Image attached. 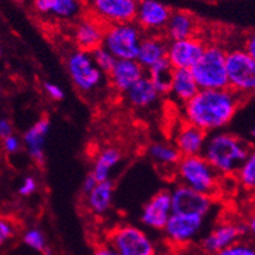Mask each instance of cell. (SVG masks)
Returning <instances> with one entry per match:
<instances>
[{
	"instance_id": "6da1fadb",
	"label": "cell",
	"mask_w": 255,
	"mask_h": 255,
	"mask_svg": "<svg viewBox=\"0 0 255 255\" xmlns=\"http://www.w3.org/2000/svg\"><path fill=\"white\" fill-rule=\"evenodd\" d=\"M243 97L230 88L200 90L181 109L183 121L193 125L204 132L223 131L239 112Z\"/></svg>"
},
{
	"instance_id": "7a4b0ae2",
	"label": "cell",
	"mask_w": 255,
	"mask_h": 255,
	"mask_svg": "<svg viewBox=\"0 0 255 255\" xmlns=\"http://www.w3.org/2000/svg\"><path fill=\"white\" fill-rule=\"evenodd\" d=\"M249 144L228 131L209 133L202 157L220 176H235L250 153Z\"/></svg>"
},
{
	"instance_id": "3957f363",
	"label": "cell",
	"mask_w": 255,
	"mask_h": 255,
	"mask_svg": "<svg viewBox=\"0 0 255 255\" xmlns=\"http://www.w3.org/2000/svg\"><path fill=\"white\" fill-rule=\"evenodd\" d=\"M179 184L191 188L198 193L214 197L219 191L220 176L202 155L181 157L175 167Z\"/></svg>"
},
{
	"instance_id": "277c9868",
	"label": "cell",
	"mask_w": 255,
	"mask_h": 255,
	"mask_svg": "<svg viewBox=\"0 0 255 255\" xmlns=\"http://www.w3.org/2000/svg\"><path fill=\"white\" fill-rule=\"evenodd\" d=\"M227 51L218 44H206L204 53L191 68L200 90L228 88L226 69Z\"/></svg>"
},
{
	"instance_id": "5b68a950",
	"label": "cell",
	"mask_w": 255,
	"mask_h": 255,
	"mask_svg": "<svg viewBox=\"0 0 255 255\" xmlns=\"http://www.w3.org/2000/svg\"><path fill=\"white\" fill-rule=\"evenodd\" d=\"M65 66L74 84L82 95L96 94L107 83V75L95 64L90 52L75 49L66 56Z\"/></svg>"
},
{
	"instance_id": "8992f818",
	"label": "cell",
	"mask_w": 255,
	"mask_h": 255,
	"mask_svg": "<svg viewBox=\"0 0 255 255\" xmlns=\"http://www.w3.org/2000/svg\"><path fill=\"white\" fill-rule=\"evenodd\" d=\"M142 36L141 29L135 22L108 25L101 47L116 60H136Z\"/></svg>"
},
{
	"instance_id": "52a82bcc",
	"label": "cell",
	"mask_w": 255,
	"mask_h": 255,
	"mask_svg": "<svg viewBox=\"0 0 255 255\" xmlns=\"http://www.w3.org/2000/svg\"><path fill=\"white\" fill-rule=\"evenodd\" d=\"M228 88L243 99L255 95V60L244 48L227 51Z\"/></svg>"
},
{
	"instance_id": "ba28073f",
	"label": "cell",
	"mask_w": 255,
	"mask_h": 255,
	"mask_svg": "<svg viewBox=\"0 0 255 255\" xmlns=\"http://www.w3.org/2000/svg\"><path fill=\"white\" fill-rule=\"evenodd\" d=\"M107 244L118 255H154L152 239L144 230L131 224H121L108 233Z\"/></svg>"
},
{
	"instance_id": "9c48e42d",
	"label": "cell",
	"mask_w": 255,
	"mask_h": 255,
	"mask_svg": "<svg viewBox=\"0 0 255 255\" xmlns=\"http://www.w3.org/2000/svg\"><path fill=\"white\" fill-rule=\"evenodd\" d=\"M205 223L206 218L198 214L172 213L162 232L168 243L174 245H185L200 236Z\"/></svg>"
},
{
	"instance_id": "30bf717a",
	"label": "cell",
	"mask_w": 255,
	"mask_h": 255,
	"mask_svg": "<svg viewBox=\"0 0 255 255\" xmlns=\"http://www.w3.org/2000/svg\"><path fill=\"white\" fill-rule=\"evenodd\" d=\"M137 0H88L94 18L105 26L135 22Z\"/></svg>"
},
{
	"instance_id": "8fae6325",
	"label": "cell",
	"mask_w": 255,
	"mask_h": 255,
	"mask_svg": "<svg viewBox=\"0 0 255 255\" xmlns=\"http://www.w3.org/2000/svg\"><path fill=\"white\" fill-rule=\"evenodd\" d=\"M172 213L198 214L207 218L214 210V197L198 193L184 185H175L170 191Z\"/></svg>"
},
{
	"instance_id": "7c38bea8",
	"label": "cell",
	"mask_w": 255,
	"mask_h": 255,
	"mask_svg": "<svg viewBox=\"0 0 255 255\" xmlns=\"http://www.w3.org/2000/svg\"><path fill=\"white\" fill-rule=\"evenodd\" d=\"M205 48H206V43L198 36L168 42L166 60L174 70L175 69L191 70L192 66L200 60Z\"/></svg>"
},
{
	"instance_id": "4fadbf2b",
	"label": "cell",
	"mask_w": 255,
	"mask_h": 255,
	"mask_svg": "<svg viewBox=\"0 0 255 255\" xmlns=\"http://www.w3.org/2000/svg\"><path fill=\"white\" fill-rule=\"evenodd\" d=\"M171 16V10L167 5L157 0H141L137 4L135 23L141 31L149 34H158L163 31Z\"/></svg>"
},
{
	"instance_id": "5bb4252c",
	"label": "cell",
	"mask_w": 255,
	"mask_h": 255,
	"mask_svg": "<svg viewBox=\"0 0 255 255\" xmlns=\"http://www.w3.org/2000/svg\"><path fill=\"white\" fill-rule=\"evenodd\" d=\"M172 214L170 191L157 192L142 207L140 222L144 227L153 231H163L168 218Z\"/></svg>"
},
{
	"instance_id": "9a60e30c",
	"label": "cell",
	"mask_w": 255,
	"mask_h": 255,
	"mask_svg": "<svg viewBox=\"0 0 255 255\" xmlns=\"http://www.w3.org/2000/svg\"><path fill=\"white\" fill-rule=\"evenodd\" d=\"M248 232L246 224L235 222H223L214 227L202 240V248L210 254H217L232 244L240 241V239Z\"/></svg>"
},
{
	"instance_id": "2e32d148",
	"label": "cell",
	"mask_w": 255,
	"mask_h": 255,
	"mask_svg": "<svg viewBox=\"0 0 255 255\" xmlns=\"http://www.w3.org/2000/svg\"><path fill=\"white\" fill-rule=\"evenodd\" d=\"M145 74V69L136 60H117L108 74V82L117 92L125 95L131 86Z\"/></svg>"
},
{
	"instance_id": "e0dca14e",
	"label": "cell",
	"mask_w": 255,
	"mask_h": 255,
	"mask_svg": "<svg viewBox=\"0 0 255 255\" xmlns=\"http://www.w3.org/2000/svg\"><path fill=\"white\" fill-rule=\"evenodd\" d=\"M206 139L207 133L204 132L202 129L197 128L193 125L183 122L181 126L176 128L172 144L178 149L181 157H191V155L202 154Z\"/></svg>"
},
{
	"instance_id": "ac0fdd59",
	"label": "cell",
	"mask_w": 255,
	"mask_h": 255,
	"mask_svg": "<svg viewBox=\"0 0 255 255\" xmlns=\"http://www.w3.org/2000/svg\"><path fill=\"white\" fill-rule=\"evenodd\" d=\"M51 131V122L48 118H40L26 129L22 141L26 152L34 162L43 165L44 162V146Z\"/></svg>"
},
{
	"instance_id": "d6986e66",
	"label": "cell",
	"mask_w": 255,
	"mask_h": 255,
	"mask_svg": "<svg viewBox=\"0 0 255 255\" xmlns=\"http://www.w3.org/2000/svg\"><path fill=\"white\" fill-rule=\"evenodd\" d=\"M105 25L96 18H84L75 25L74 40L78 49L94 52L103 45Z\"/></svg>"
},
{
	"instance_id": "ffe728a7",
	"label": "cell",
	"mask_w": 255,
	"mask_h": 255,
	"mask_svg": "<svg viewBox=\"0 0 255 255\" xmlns=\"http://www.w3.org/2000/svg\"><path fill=\"white\" fill-rule=\"evenodd\" d=\"M167 44V39L158 35V34H148V35H144L141 39V43H140L136 61L139 62L146 71L148 69L154 66L155 64H158V62L166 60Z\"/></svg>"
},
{
	"instance_id": "44dd1931",
	"label": "cell",
	"mask_w": 255,
	"mask_h": 255,
	"mask_svg": "<svg viewBox=\"0 0 255 255\" xmlns=\"http://www.w3.org/2000/svg\"><path fill=\"white\" fill-rule=\"evenodd\" d=\"M123 96L129 107L135 109H148L158 103L161 95L158 94V91L155 90L150 79L145 74L133 86H131Z\"/></svg>"
},
{
	"instance_id": "7402d4cb",
	"label": "cell",
	"mask_w": 255,
	"mask_h": 255,
	"mask_svg": "<svg viewBox=\"0 0 255 255\" xmlns=\"http://www.w3.org/2000/svg\"><path fill=\"white\" fill-rule=\"evenodd\" d=\"M198 91H200V88L194 81L191 70L175 69L172 71L170 91H168V95L172 97V100H175L183 107L185 103H188L194 95L197 94Z\"/></svg>"
},
{
	"instance_id": "603a6c76",
	"label": "cell",
	"mask_w": 255,
	"mask_h": 255,
	"mask_svg": "<svg viewBox=\"0 0 255 255\" xmlns=\"http://www.w3.org/2000/svg\"><path fill=\"white\" fill-rule=\"evenodd\" d=\"M163 31L168 42L192 38V36H196L197 22L191 13L176 10V12H171V16L168 18V22Z\"/></svg>"
},
{
	"instance_id": "cb8c5ba5",
	"label": "cell",
	"mask_w": 255,
	"mask_h": 255,
	"mask_svg": "<svg viewBox=\"0 0 255 255\" xmlns=\"http://www.w3.org/2000/svg\"><path fill=\"white\" fill-rule=\"evenodd\" d=\"M114 184L112 180L99 181L95 188L84 194V202L90 213L94 215H105L113 204Z\"/></svg>"
},
{
	"instance_id": "d4e9b609",
	"label": "cell",
	"mask_w": 255,
	"mask_h": 255,
	"mask_svg": "<svg viewBox=\"0 0 255 255\" xmlns=\"http://www.w3.org/2000/svg\"><path fill=\"white\" fill-rule=\"evenodd\" d=\"M81 8L79 0H34L36 12L61 19L74 18L79 14Z\"/></svg>"
},
{
	"instance_id": "484cf974",
	"label": "cell",
	"mask_w": 255,
	"mask_h": 255,
	"mask_svg": "<svg viewBox=\"0 0 255 255\" xmlns=\"http://www.w3.org/2000/svg\"><path fill=\"white\" fill-rule=\"evenodd\" d=\"M122 161V153L114 146H107L97 153L92 163L91 174L97 181L110 180L114 168Z\"/></svg>"
},
{
	"instance_id": "4316f807",
	"label": "cell",
	"mask_w": 255,
	"mask_h": 255,
	"mask_svg": "<svg viewBox=\"0 0 255 255\" xmlns=\"http://www.w3.org/2000/svg\"><path fill=\"white\" fill-rule=\"evenodd\" d=\"M149 159L161 168H172L175 170L176 165L180 161L181 155L175 148L172 142L154 141L148 146Z\"/></svg>"
},
{
	"instance_id": "83f0119b",
	"label": "cell",
	"mask_w": 255,
	"mask_h": 255,
	"mask_svg": "<svg viewBox=\"0 0 255 255\" xmlns=\"http://www.w3.org/2000/svg\"><path fill=\"white\" fill-rule=\"evenodd\" d=\"M172 71H174V69L171 68V65L168 64L167 60H163V61L155 64L154 66L146 70V77L150 79V82L161 96L162 95H168Z\"/></svg>"
},
{
	"instance_id": "f1b7e54d",
	"label": "cell",
	"mask_w": 255,
	"mask_h": 255,
	"mask_svg": "<svg viewBox=\"0 0 255 255\" xmlns=\"http://www.w3.org/2000/svg\"><path fill=\"white\" fill-rule=\"evenodd\" d=\"M235 176L245 191L255 192V149L250 150Z\"/></svg>"
},
{
	"instance_id": "f546056e",
	"label": "cell",
	"mask_w": 255,
	"mask_h": 255,
	"mask_svg": "<svg viewBox=\"0 0 255 255\" xmlns=\"http://www.w3.org/2000/svg\"><path fill=\"white\" fill-rule=\"evenodd\" d=\"M23 244L29 246L30 249L35 250V252L43 253V254H48V245H47V239H45L44 233L39 228H30L23 233Z\"/></svg>"
},
{
	"instance_id": "4dcf8cb0",
	"label": "cell",
	"mask_w": 255,
	"mask_h": 255,
	"mask_svg": "<svg viewBox=\"0 0 255 255\" xmlns=\"http://www.w3.org/2000/svg\"><path fill=\"white\" fill-rule=\"evenodd\" d=\"M91 55H92V58H94V61L95 64H96L97 68L100 69L104 74L108 77V74L112 71L114 64H116V58L110 55L107 49H104L103 47L95 49L94 52H91Z\"/></svg>"
},
{
	"instance_id": "1f68e13d",
	"label": "cell",
	"mask_w": 255,
	"mask_h": 255,
	"mask_svg": "<svg viewBox=\"0 0 255 255\" xmlns=\"http://www.w3.org/2000/svg\"><path fill=\"white\" fill-rule=\"evenodd\" d=\"M215 255H255V244L240 240Z\"/></svg>"
},
{
	"instance_id": "d6a6232c",
	"label": "cell",
	"mask_w": 255,
	"mask_h": 255,
	"mask_svg": "<svg viewBox=\"0 0 255 255\" xmlns=\"http://www.w3.org/2000/svg\"><path fill=\"white\" fill-rule=\"evenodd\" d=\"M38 189V180L34 176H25L18 187V193L22 197H29Z\"/></svg>"
},
{
	"instance_id": "836d02e7",
	"label": "cell",
	"mask_w": 255,
	"mask_h": 255,
	"mask_svg": "<svg viewBox=\"0 0 255 255\" xmlns=\"http://www.w3.org/2000/svg\"><path fill=\"white\" fill-rule=\"evenodd\" d=\"M43 88H44L45 95L53 101H61L64 99L65 94L62 88L58 86V84L53 83V82H45L43 84Z\"/></svg>"
},
{
	"instance_id": "e575fe53",
	"label": "cell",
	"mask_w": 255,
	"mask_h": 255,
	"mask_svg": "<svg viewBox=\"0 0 255 255\" xmlns=\"http://www.w3.org/2000/svg\"><path fill=\"white\" fill-rule=\"evenodd\" d=\"M14 236V226L9 220L0 219V246Z\"/></svg>"
},
{
	"instance_id": "d590c367",
	"label": "cell",
	"mask_w": 255,
	"mask_h": 255,
	"mask_svg": "<svg viewBox=\"0 0 255 255\" xmlns=\"http://www.w3.org/2000/svg\"><path fill=\"white\" fill-rule=\"evenodd\" d=\"M21 145H22V142L19 140V137H17L14 133L5 139H3V148L6 153H9V154H16L21 150Z\"/></svg>"
},
{
	"instance_id": "8d00e7d4",
	"label": "cell",
	"mask_w": 255,
	"mask_h": 255,
	"mask_svg": "<svg viewBox=\"0 0 255 255\" xmlns=\"http://www.w3.org/2000/svg\"><path fill=\"white\" fill-rule=\"evenodd\" d=\"M10 135H13L12 123L5 118H1L0 120V139L3 140Z\"/></svg>"
},
{
	"instance_id": "74e56055",
	"label": "cell",
	"mask_w": 255,
	"mask_h": 255,
	"mask_svg": "<svg viewBox=\"0 0 255 255\" xmlns=\"http://www.w3.org/2000/svg\"><path fill=\"white\" fill-rule=\"evenodd\" d=\"M97 183H99V181H97L96 179L92 176V174L90 172V174H88L87 176L84 178L83 183H82V193L87 194L88 192H91L92 189H94L95 185H96Z\"/></svg>"
},
{
	"instance_id": "f35d334b",
	"label": "cell",
	"mask_w": 255,
	"mask_h": 255,
	"mask_svg": "<svg viewBox=\"0 0 255 255\" xmlns=\"http://www.w3.org/2000/svg\"><path fill=\"white\" fill-rule=\"evenodd\" d=\"M244 49L255 60V31H253L252 34L248 35V38L245 40V45H244Z\"/></svg>"
},
{
	"instance_id": "ab89813d",
	"label": "cell",
	"mask_w": 255,
	"mask_h": 255,
	"mask_svg": "<svg viewBox=\"0 0 255 255\" xmlns=\"http://www.w3.org/2000/svg\"><path fill=\"white\" fill-rule=\"evenodd\" d=\"M94 255H118L116 252H114L107 243L105 244H100V245L96 246V249H95Z\"/></svg>"
},
{
	"instance_id": "60d3db41",
	"label": "cell",
	"mask_w": 255,
	"mask_h": 255,
	"mask_svg": "<svg viewBox=\"0 0 255 255\" xmlns=\"http://www.w3.org/2000/svg\"><path fill=\"white\" fill-rule=\"evenodd\" d=\"M246 228H248V231L255 237V211L252 214V217L249 218V222L246 224Z\"/></svg>"
},
{
	"instance_id": "b9f144b4",
	"label": "cell",
	"mask_w": 255,
	"mask_h": 255,
	"mask_svg": "<svg viewBox=\"0 0 255 255\" xmlns=\"http://www.w3.org/2000/svg\"><path fill=\"white\" fill-rule=\"evenodd\" d=\"M250 135H252V137H253V139L255 140V126L253 127V128H252V131H250Z\"/></svg>"
},
{
	"instance_id": "7bdbcfd3",
	"label": "cell",
	"mask_w": 255,
	"mask_h": 255,
	"mask_svg": "<svg viewBox=\"0 0 255 255\" xmlns=\"http://www.w3.org/2000/svg\"><path fill=\"white\" fill-rule=\"evenodd\" d=\"M0 56H1V47H0Z\"/></svg>"
},
{
	"instance_id": "ee69618b",
	"label": "cell",
	"mask_w": 255,
	"mask_h": 255,
	"mask_svg": "<svg viewBox=\"0 0 255 255\" xmlns=\"http://www.w3.org/2000/svg\"><path fill=\"white\" fill-rule=\"evenodd\" d=\"M17 1H23V0H17Z\"/></svg>"
}]
</instances>
